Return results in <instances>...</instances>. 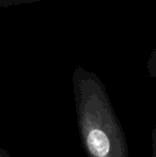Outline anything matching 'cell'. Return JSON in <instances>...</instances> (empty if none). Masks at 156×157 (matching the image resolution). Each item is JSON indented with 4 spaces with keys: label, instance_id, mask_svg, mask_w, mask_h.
<instances>
[{
    "label": "cell",
    "instance_id": "cell-1",
    "mask_svg": "<svg viewBox=\"0 0 156 157\" xmlns=\"http://www.w3.org/2000/svg\"><path fill=\"white\" fill-rule=\"evenodd\" d=\"M76 119L88 157H129L122 125L101 78L78 65L72 76Z\"/></svg>",
    "mask_w": 156,
    "mask_h": 157
},
{
    "label": "cell",
    "instance_id": "cell-2",
    "mask_svg": "<svg viewBox=\"0 0 156 157\" xmlns=\"http://www.w3.org/2000/svg\"><path fill=\"white\" fill-rule=\"evenodd\" d=\"M41 0H0V8H9V6H16L21 4H28L38 2Z\"/></svg>",
    "mask_w": 156,
    "mask_h": 157
},
{
    "label": "cell",
    "instance_id": "cell-3",
    "mask_svg": "<svg viewBox=\"0 0 156 157\" xmlns=\"http://www.w3.org/2000/svg\"><path fill=\"white\" fill-rule=\"evenodd\" d=\"M146 68H148V73L152 78L156 79V48L154 52L151 54L150 58L146 63Z\"/></svg>",
    "mask_w": 156,
    "mask_h": 157
},
{
    "label": "cell",
    "instance_id": "cell-4",
    "mask_svg": "<svg viewBox=\"0 0 156 157\" xmlns=\"http://www.w3.org/2000/svg\"><path fill=\"white\" fill-rule=\"evenodd\" d=\"M151 141H152V157H156V124L151 132Z\"/></svg>",
    "mask_w": 156,
    "mask_h": 157
},
{
    "label": "cell",
    "instance_id": "cell-5",
    "mask_svg": "<svg viewBox=\"0 0 156 157\" xmlns=\"http://www.w3.org/2000/svg\"><path fill=\"white\" fill-rule=\"evenodd\" d=\"M0 157H11L10 154H9L8 151H6V150L1 149L0 147Z\"/></svg>",
    "mask_w": 156,
    "mask_h": 157
}]
</instances>
